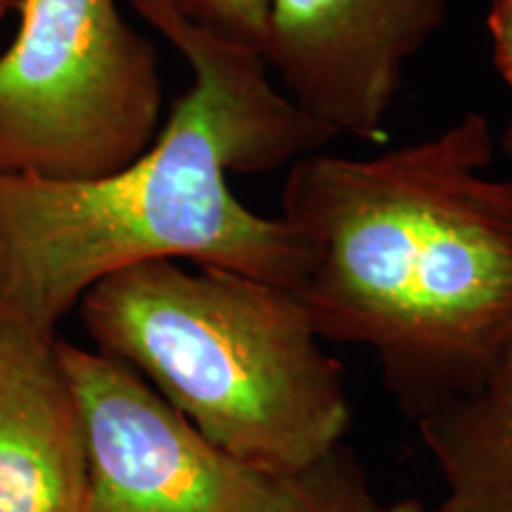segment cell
Listing matches in <instances>:
<instances>
[{
	"instance_id": "9",
	"label": "cell",
	"mask_w": 512,
	"mask_h": 512,
	"mask_svg": "<svg viewBox=\"0 0 512 512\" xmlns=\"http://www.w3.org/2000/svg\"><path fill=\"white\" fill-rule=\"evenodd\" d=\"M271 512H389L347 446L285 477H273Z\"/></svg>"
},
{
	"instance_id": "11",
	"label": "cell",
	"mask_w": 512,
	"mask_h": 512,
	"mask_svg": "<svg viewBox=\"0 0 512 512\" xmlns=\"http://www.w3.org/2000/svg\"><path fill=\"white\" fill-rule=\"evenodd\" d=\"M496 72L512 88V0H494L486 15Z\"/></svg>"
},
{
	"instance_id": "12",
	"label": "cell",
	"mask_w": 512,
	"mask_h": 512,
	"mask_svg": "<svg viewBox=\"0 0 512 512\" xmlns=\"http://www.w3.org/2000/svg\"><path fill=\"white\" fill-rule=\"evenodd\" d=\"M389 512H453V510H448L446 505H439L437 510H430L427 505H422L420 501H401V503L389 505Z\"/></svg>"
},
{
	"instance_id": "6",
	"label": "cell",
	"mask_w": 512,
	"mask_h": 512,
	"mask_svg": "<svg viewBox=\"0 0 512 512\" xmlns=\"http://www.w3.org/2000/svg\"><path fill=\"white\" fill-rule=\"evenodd\" d=\"M448 0H273L268 72L332 138L384 143L403 76Z\"/></svg>"
},
{
	"instance_id": "2",
	"label": "cell",
	"mask_w": 512,
	"mask_h": 512,
	"mask_svg": "<svg viewBox=\"0 0 512 512\" xmlns=\"http://www.w3.org/2000/svg\"><path fill=\"white\" fill-rule=\"evenodd\" d=\"M138 15L192 72L155 143L86 181L0 174V318L46 335L95 285L147 261L219 266L294 292L311 268L302 233L249 209L228 176L283 169L330 133L275 86L261 53L162 10Z\"/></svg>"
},
{
	"instance_id": "14",
	"label": "cell",
	"mask_w": 512,
	"mask_h": 512,
	"mask_svg": "<svg viewBox=\"0 0 512 512\" xmlns=\"http://www.w3.org/2000/svg\"><path fill=\"white\" fill-rule=\"evenodd\" d=\"M19 3H22V0H0V19L8 15V12L17 10Z\"/></svg>"
},
{
	"instance_id": "7",
	"label": "cell",
	"mask_w": 512,
	"mask_h": 512,
	"mask_svg": "<svg viewBox=\"0 0 512 512\" xmlns=\"http://www.w3.org/2000/svg\"><path fill=\"white\" fill-rule=\"evenodd\" d=\"M86 434L60 337L0 318V512H81Z\"/></svg>"
},
{
	"instance_id": "1",
	"label": "cell",
	"mask_w": 512,
	"mask_h": 512,
	"mask_svg": "<svg viewBox=\"0 0 512 512\" xmlns=\"http://www.w3.org/2000/svg\"><path fill=\"white\" fill-rule=\"evenodd\" d=\"M489 117L368 157L287 166L283 219L311 268L299 299L318 335L373 351L415 420L512 354V178L489 176Z\"/></svg>"
},
{
	"instance_id": "8",
	"label": "cell",
	"mask_w": 512,
	"mask_h": 512,
	"mask_svg": "<svg viewBox=\"0 0 512 512\" xmlns=\"http://www.w3.org/2000/svg\"><path fill=\"white\" fill-rule=\"evenodd\" d=\"M453 512H512V354L477 387L418 418Z\"/></svg>"
},
{
	"instance_id": "4",
	"label": "cell",
	"mask_w": 512,
	"mask_h": 512,
	"mask_svg": "<svg viewBox=\"0 0 512 512\" xmlns=\"http://www.w3.org/2000/svg\"><path fill=\"white\" fill-rule=\"evenodd\" d=\"M0 55V174L86 181L155 143L164 86L157 50L119 0H22Z\"/></svg>"
},
{
	"instance_id": "13",
	"label": "cell",
	"mask_w": 512,
	"mask_h": 512,
	"mask_svg": "<svg viewBox=\"0 0 512 512\" xmlns=\"http://www.w3.org/2000/svg\"><path fill=\"white\" fill-rule=\"evenodd\" d=\"M498 143H501V152L505 155V159H508L510 178H512V117L508 119V124H505L503 133H501V140H498Z\"/></svg>"
},
{
	"instance_id": "3",
	"label": "cell",
	"mask_w": 512,
	"mask_h": 512,
	"mask_svg": "<svg viewBox=\"0 0 512 512\" xmlns=\"http://www.w3.org/2000/svg\"><path fill=\"white\" fill-rule=\"evenodd\" d=\"M79 316L95 349L259 475H292L344 444V370L294 290L219 266L147 261L95 285Z\"/></svg>"
},
{
	"instance_id": "10",
	"label": "cell",
	"mask_w": 512,
	"mask_h": 512,
	"mask_svg": "<svg viewBox=\"0 0 512 512\" xmlns=\"http://www.w3.org/2000/svg\"><path fill=\"white\" fill-rule=\"evenodd\" d=\"M131 5L162 10L188 27L261 55L273 12V0H131Z\"/></svg>"
},
{
	"instance_id": "5",
	"label": "cell",
	"mask_w": 512,
	"mask_h": 512,
	"mask_svg": "<svg viewBox=\"0 0 512 512\" xmlns=\"http://www.w3.org/2000/svg\"><path fill=\"white\" fill-rule=\"evenodd\" d=\"M86 434L81 512H271L273 477L204 439L117 358L60 339Z\"/></svg>"
}]
</instances>
